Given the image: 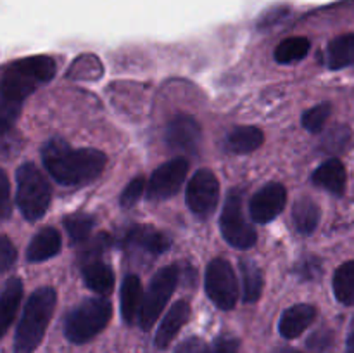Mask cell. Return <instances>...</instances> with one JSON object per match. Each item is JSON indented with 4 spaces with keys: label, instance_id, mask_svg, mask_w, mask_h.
<instances>
[{
    "label": "cell",
    "instance_id": "cell-1",
    "mask_svg": "<svg viewBox=\"0 0 354 353\" xmlns=\"http://www.w3.org/2000/svg\"><path fill=\"white\" fill-rule=\"evenodd\" d=\"M41 159L52 179L62 185L93 182L107 163L106 154L99 149H75L62 138H50L41 149Z\"/></svg>",
    "mask_w": 354,
    "mask_h": 353
},
{
    "label": "cell",
    "instance_id": "cell-2",
    "mask_svg": "<svg viewBox=\"0 0 354 353\" xmlns=\"http://www.w3.org/2000/svg\"><path fill=\"white\" fill-rule=\"evenodd\" d=\"M57 294L54 287H38L24 305L23 315L17 324L14 338V353H33L44 339L52 315H54Z\"/></svg>",
    "mask_w": 354,
    "mask_h": 353
},
{
    "label": "cell",
    "instance_id": "cell-3",
    "mask_svg": "<svg viewBox=\"0 0 354 353\" xmlns=\"http://www.w3.org/2000/svg\"><path fill=\"white\" fill-rule=\"evenodd\" d=\"M55 61L48 55H33V57L19 59L6 68L0 76V89L23 104L30 93L35 92L38 85L47 83L55 75Z\"/></svg>",
    "mask_w": 354,
    "mask_h": 353
},
{
    "label": "cell",
    "instance_id": "cell-4",
    "mask_svg": "<svg viewBox=\"0 0 354 353\" xmlns=\"http://www.w3.org/2000/svg\"><path fill=\"white\" fill-rule=\"evenodd\" d=\"M113 305L106 298H90L73 308L64 318V336L75 345H83L106 329Z\"/></svg>",
    "mask_w": 354,
    "mask_h": 353
},
{
    "label": "cell",
    "instance_id": "cell-5",
    "mask_svg": "<svg viewBox=\"0 0 354 353\" xmlns=\"http://www.w3.org/2000/svg\"><path fill=\"white\" fill-rule=\"evenodd\" d=\"M16 201L26 220H40L48 210L52 190L48 180L33 163H23L16 172Z\"/></svg>",
    "mask_w": 354,
    "mask_h": 353
},
{
    "label": "cell",
    "instance_id": "cell-6",
    "mask_svg": "<svg viewBox=\"0 0 354 353\" xmlns=\"http://www.w3.org/2000/svg\"><path fill=\"white\" fill-rule=\"evenodd\" d=\"M178 275V269L175 265H169L159 270L152 277L147 293L144 294L140 314H138V324H140V327L144 331H149L159 318L162 308L166 307V303L171 298L173 291L176 289Z\"/></svg>",
    "mask_w": 354,
    "mask_h": 353
},
{
    "label": "cell",
    "instance_id": "cell-7",
    "mask_svg": "<svg viewBox=\"0 0 354 353\" xmlns=\"http://www.w3.org/2000/svg\"><path fill=\"white\" fill-rule=\"evenodd\" d=\"M220 228L225 241L237 249H249L256 242V232L244 217L242 197L239 192L228 194L220 217Z\"/></svg>",
    "mask_w": 354,
    "mask_h": 353
},
{
    "label": "cell",
    "instance_id": "cell-8",
    "mask_svg": "<svg viewBox=\"0 0 354 353\" xmlns=\"http://www.w3.org/2000/svg\"><path fill=\"white\" fill-rule=\"evenodd\" d=\"M206 293L209 300L221 310H232L237 303V277L230 263L223 258H214L206 269Z\"/></svg>",
    "mask_w": 354,
    "mask_h": 353
},
{
    "label": "cell",
    "instance_id": "cell-9",
    "mask_svg": "<svg viewBox=\"0 0 354 353\" xmlns=\"http://www.w3.org/2000/svg\"><path fill=\"white\" fill-rule=\"evenodd\" d=\"M220 183L211 170H197L187 185V206L194 215L207 218L216 210Z\"/></svg>",
    "mask_w": 354,
    "mask_h": 353
},
{
    "label": "cell",
    "instance_id": "cell-10",
    "mask_svg": "<svg viewBox=\"0 0 354 353\" xmlns=\"http://www.w3.org/2000/svg\"><path fill=\"white\" fill-rule=\"evenodd\" d=\"M189 173V161L185 158H175L171 161L159 166L151 175L147 187V199L151 201H165L168 197L175 196L182 187Z\"/></svg>",
    "mask_w": 354,
    "mask_h": 353
},
{
    "label": "cell",
    "instance_id": "cell-11",
    "mask_svg": "<svg viewBox=\"0 0 354 353\" xmlns=\"http://www.w3.org/2000/svg\"><path fill=\"white\" fill-rule=\"evenodd\" d=\"M287 203V190L282 183H266L265 187L254 194L249 204V213L251 218L258 224H268L275 220Z\"/></svg>",
    "mask_w": 354,
    "mask_h": 353
},
{
    "label": "cell",
    "instance_id": "cell-12",
    "mask_svg": "<svg viewBox=\"0 0 354 353\" xmlns=\"http://www.w3.org/2000/svg\"><path fill=\"white\" fill-rule=\"evenodd\" d=\"M203 141V128L196 118L176 114L166 127V144L180 152H197Z\"/></svg>",
    "mask_w": 354,
    "mask_h": 353
},
{
    "label": "cell",
    "instance_id": "cell-13",
    "mask_svg": "<svg viewBox=\"0 0 354 353\" xmlns=\"http://www.w3.org/2000/svg\"><path fill=\"white\" fill-rule=\"evenodd\" d=\"M124 244L144 249L145 253H151V255H162L171 246V237L158 228L149 227V225H135L124 235Z\"/></svg>",
    "mask_w": 354,
    "mask_h": 353
},
{
    "label": "cell",
    "instance_id": "cell-14",
    "mask_svg": "<svg viewBox=\"0 0 354 353\" xmlns=\"http://www.w3.org/2000/svg\"><path fill=\"white\" fill-rule=\"evenodd\" d=\"M315 317H317V310L315 307L308 303L294 305V307L287 308L282 314L279 322L280 334L286 339H294L297 336L303 334L311 324H313Z\"/></svg>",
    "mask_w": 354,
    "mask_h": 353
},
{
    "label": "cell",
    "instance_id": "cell-15",
    "mask_svg": "<svg viewBox=\"0 0 354 353\" xmlns=\"http://www.w3.org/2000/svg\"><path fill=\"white\" fill-rule=\"evenodd\" d=\"M190 317V305L185 300H180L173 305L168 310V314L165 315L162 322L159 324L158 332H156V346L158 348H166L169 343L175 339V336L178 334L180 329L187 324Z\"/></svg>",
    "mask_w": 354,
    "mask_h": 353
},
{
    "label": "cell",
    "instance_id": "cell-16",
    "mask_svg": "<svg viewBox=\"0 0 354 353\" xmlns=\"http://www.w3.org/2000/svg\"><path fill=\"white\" fill-rule=\"evenodd\" d=\"M313 183L322 187V189L328 190L334 196H341L346 189V168L339 159H328V161L322 163L313 173Z\"/></svg>",
    "mask_w": 354,
    "mask_h": 353
},
{
    "label": "cell",
    "instance_id": "cell-17",
    "mask_svg": "<svg viewBox=\"0 0 354 353\" xmlns=\"http://www.w3.org/2000/svg\"><path fill=\"white\" fill-rule=\"evenodd\" d=\"M61 234L55 228L45 227L31 239L26 249V258L31 263H40L52 258L61 251Z\"/></svg>",
    "mask_w": 354,
    "mask_h": 353
},
{
    "label": "cell",
    "instance_id": "cell-18",
    "mask_svg": "<svg viewBox=\"0 0 354 353\" xmlns=\"http://www.w3.org/2000/svg\"><path fill=\"white\" fill-rule=\"evenodd\" d=\"M121 315H123L127 324H133L138 320L142 301H144V291H142V282L137 275L130 273L124 277L123 286H121Z\"/></svg>",
    "mask_w": 354,
    "mask_h": 353
},
{
    "label": "cell",
    "instance_id": "cell-19",
    "mask_svg": "<svg viewBox=\"0 0 354 353\" xmlns=\"http://www.w3.org/2000/svg\"><path fill=\"white\" fill-rule=\"evenodd\" d=\"M21 298H23V284L19 279L12 277V279L7 280L2 293H0V338L6 334L9 325L12 324L17 308H19Z\"/></svg>",
    "mask_w": 354,
    "mask_h": 353
},
{
    "label": "cell",
    "instance_id": "cell-20",
    "mask_svg": "<svg viewBox=\"0 0 354 353\" xmlns=\"http://www.w3.org/2000/svg\"><path fill=\"white\" fill-rule=\"evenodd\" d=\"M263 141H265V137H263V132L259 128L239 127L227 135L225 147L234 154H249V152L256 151L263 144Z\"/></svg>",
    "mask_w": 354,
    "mask_h": 353
},
{
    "label": "cell",
    "instance_id": "cell-21",
    "mask_svg": "<svg viewBox=\"0 0 354 353\" xmlns=\"http://www.w3.org/2000/svg\"><path fill=\"white\" fill-rule=\"evenodd\" d=\"M83 280L93 293H99L102 296L109 294L114 287L113 270L109 265L99 262V260L88 262L83 266Z\"/></svg>",
    "mask_w": 354,
    "mask_h": 353
},
{
    "label": "cell",
    "instance_id": "cell-22",
    "mask_svg": "<svg viewBox=\"0 0 354 353\" xmlns=\"http://www.w3.org/2000/svg\"><path fill=\"white\" fill-rule=\"evenodd\" d=\"M292 221L299 234H313L315 228L318 227V221H320V208L310 197H301L292 208Z\"/></svg>",
    "mask_w": 354,
    "mask_h": 353
},
{
    "label": "cell",
    "instance_id": "cell-23",
    "mask_svg": "<svg viewBox=\"0 0 354 353\" xmlns=\"http://www.w3.org/2000/svg\"><path fill=\"white\" fill-rule=\"evenodd\" d=\"M325 62L330 69H342L354 64V33L334 38L325 52Z\"/></svg>",
    "mask_w": 354,
    "mask_h": 353
},
{
    "label": "cell",
    "instance_id": "cell-24",
    "mask_svg": "<svg viewBox=\"0 0 354 353\" xmlns=\"http://www.w3.org/2000/svg\"><path fill=\"white\" fill-rule=\"evenodd\" d=\"M239 266H241L242 275V298L245 303H254L261 298L263 293L261 269L252 260H241Z\"/></svg>",
    "mask_w": 354,
    "mask_h": 353
},
{
    "label": "cell",
    "instance_id": "cell-25",
    "mask_svg": "<svg viewBox=\"0 0 354 353\" xmlns=\"http://www.w3.org/2000/svg\"><path fill=\"white\" fill-rule=\"evenodd\" d=\"M334 294L337 301L354 307V260L346 262L334 273Z\"/></svg>",
    "mask_w": 354,
    "mask_h": 353
},
{
    "label": "cell",
    "instance_id": "cell-26",
    "mask_svg": "<svg viewBox=\"0 0 354 353\" xmlns=\"http://www.w3.org/2000/svg\"><path fill=\"white\" fill-rule=\"evenodd\" d=\"M310 40L304 37H290L280 42L275 48V61L280 64H292L301 61L310 52Z\"/></svg>",
    "mask_w": 354,
    "mask_h": 353
},
{
    "label": "cell",
    "instance_id": "cell-27",
    "mask_svg": "<svg viewBox=\"0 0 354 353\" xmlns=\"http://www.w3.org/2000/svg\"><path fill=\"white\" fill-rule=\"evenodd\" d=\"M93 224H95L93 217L86 213H75L64 218V227L66 230H68L69 239H71L75 244H78V242H85L86 239L90 237V232H92Z\"/></svg>",
    "mask_w": 354,
    "mask_h": 353
},
{
    "label": "cell",
    "instance_id": "cell-28",
    "mask_svg": "<svg viewBox=\"0 0 354 353\" xmlns=\"http://www.w3.org/2000/svg\"><path fill=\"white\" fill-rule=\"evenodd\" d=\"M330 113L332 109L328 102L313 106L311 109H308L306 113L303 114V120H301L303 121V127L306 128L308 132H311V134H318V132H322V128L325 127Z\"/></svg>",
    "mask_w": 354,
    "mask_h": 353
},
{
    "label": "cell",
    "instance_id": "cell-29",
    "mask_svg": "<svg viewBox=\"0 0 354 353\" xmlns=\"http://www.w3.org/2000/svg\"><path fill=\"white\" fill-rule=\"evenodd\" d=\"M21 113V102L14 100L0 89V135L6 134Z\"/></svg>",
    "mask_w": 354,
    "mask_h": 353
},
{
    "label": "cell",
    "instance_id": "cell-30",
    "mask_svg": "<svg viewBox=\"0 0 354 353\" xmlns=\"http://www.w3.org/2000/svg\"><path fill=\"white\" fill-rule=\"evenodd\" d=\"M145 190V180L142 176H137V179L131 180L127 187H124L123 194L120 197V204L123 208H131L137 204V201L140 199L142 194Z\"/></svg>",
    "mask_w": 354,
    "mask_h": 353
},
{
    "label": "cell",
    "instance_id": "cell-31",
    "mask_svg": "<svg viewBox=\"0 0 354 353\" xmlns=\"http://www.w3.org/2000/svg\"><path fill=\"white\" fill-rule=\"evenodd\" d=\"M351 138V132L346 127H335L328 132V135L325 137L324 145L327 151H342L348 144V141Z\"/></svg>",
    "mask_w": 354,
    "mask_h": 353
},
{
    "label": "cell",
    "instance_id": "cell-32",
    "mask_svg": "<svg viewBox=\"0 0 354 353\" xmlns=\"http://www.w3.org/2000/svg\"><path fill=\"white\" fill-rule=\"evenodd\" d=\"M17 258L16 246L12 244L9 237L6 235H0V272H6L10 266L14 265Z\"/></svg>",
    "mask_w": 354,
    "mask_h": 353
},
{
    "label": "cell",
    "instance_id": "cell-33",
    "mask_svg": "<svg viewBox=\"0 0 354 353\" xmlns=\"http://www.w3.org/2000/svg\"><path fill=\"white\" fill-rule=\"evenodd\" d=\"M12 213V204H10V187L9 179L6 172L0 168V218H9Z\"/></svg>",
    "mask_w": 354,
    "mask_h": 353
},
{
    "label": "cell",
    "instance_id": "cell-34",
    "mask_svg": "<svg viewBox=\"0 0 354 353\" xmlns=\"http://www.w3.org/2000/svg\"><path fill=\"white\" fill-rule=\"evenodd\" d=\"M239 339L235 338H218L211 345H206L204 353H239Z\"/></svg>",
    "mask_w": 354,
    "mask_h": 353
},
{
    "label": "cell",
    "instance_id": "cell-35",
    "mask_svg": "<svg viewBox=\"0 0 354 353\" xmlns=\"http://www.w3.org/2000/svg\"><path fill=\"white\" fill-rule=\"evenodd\" d=\"M332 343V334L328 331H320L315 332L310 339H308V346L315 352H324L325 348H328V345Z\"/></svg>",
    "mask_w": 354,
    "mask_h": 353
},
{
    "label": "cell",
    "instance_id": "cell-36",
    "mask_svg": "<svg viewBox=\"0 0 354 353\" xmlns=\"http://www.w3.org/2000/svg\"><path fill=\"white\" fill-rule=\"evenodd\" d=\"M204 350H206V343L203 339L189 338L183 343H180L175 353H204Z\"/></svg>",
    "mask_w": 354,
    "mask_h": 353
},
{
    "label": "cell",
    "instance_id": "cell-37",
    "mask_svg": "<svg viewBox=\"0 0 354 353\" xmlns=\"http://www.w3.org/2000/svg\"><path fill=\"white\" fill-rule=\"evenodd\" d=\"M299 272L303 277L313 279V277L318 273V260L317 258L303 260V262L299 263Z\"/></svg>",
    "mask_w": 354,
    "mask_h": 353
},
{
    "label": "cell",
    "instance_id": "cell-38",
    "mask_svg": "<svg viewBox=\"0 0 354 353\" xmlns=\"http://www.w3.org/2000/svg\"><path fill=\"white\" fill-rule=\"evenodd\" d=\"M346 353H354V332L348 338V343H346Z\"/></svg>",
    "mask_w": 354,
    "mask_h": 353
},
{
    "label": "cell",
    "instance_id": "cell-39",
    "mask_svg": "<svg viewBox=\"0 0 354 353\" xmlns=\"http://www.w3.org/2000/svg\"><path fill=\"white\" fill-rule=\"evenodd\" d=\"M277 353H301V352H297V350L294 348H280Z\"/></svg>",
    "mask_w": 354,
    "mask_h": 353
}]
</instances>
